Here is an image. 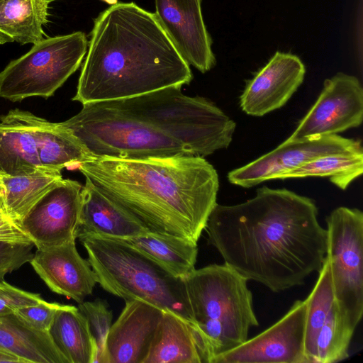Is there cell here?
I'll return each instance as SVG.
<instances>
[{
    "instance_id": "obj_1",
    "label": "cell",
    "mask_w": 363,
    "mask_h": 363,
    "mask_svg": "<svg viewBox=\"0 0 363 363\" xmlns=\"http://www.w3.org/2000/svg\"><path fill=\"white\" fill-rule=\"evenodd\" d=\"M318 215L313 199L264 186L245 202L217 203L205 230L225 264L278 293L321 269L327 230Z\"/></svg>"
},
{
    "instance_id": "obj_2",
    "label": "cell",
    "mask_w": 363,
    "mask_h": 363,
    "mask_svg": "<svg viewBox=\"0 0 363 363\" xmlns=\"http://www.w3.org/2000/svg\"><path fill=\"white\" fill-rule=\"evenodd\" d=\"M60 123L94 157L123 159L204 157L227 148L236 126L211 101L186 96L181 86L85 104Z\"/></svg>"
},
{
    "instance_id": "obj_3",
    "label": "cell",
    "mask_w": 363,
    "mask_h": 363,
    "mask_svg": "<svg viewBox=\"0 0 363 363\" xmlns=\"http://www.w3.org/2000/svg\"><path fill=\"white\" fill-rule=\"evenodd\" d=\"M78 169L150 231L196 243L217 204L218 174L203 157H94Z\"/></svg>"
},
{
    "instance_id": "obj_4",
    "label": "cell",
    "mask_w": 363,
    "mask_h": 363,
    "mask_svg": "<svg viewBox=\"0 0 363 363\" xmlns=\"http://www.w3.org/2000/svg\"><path fill=\"white\" fill-rule=\"evenodd\" d=\"M190 65L155 13L121 2L94 21L73 101L88 103L130 98L189 84Z\"/></svg>"
},
{
    "instance_id": "obj_5",
    "label": "cell",
    "mask_w": 363,
    "mask_h": 363,
    "mask_svg": "<svg viewBox=\"0 0 363 363\" xmlns=\"http://www.w3.org/2000/svg\"><path fill=\"white\" fill-rule=\"evenodd\" d=\"M184 279L193 326L212 363L259 325L248 280L225 263L195 269Z\"/></svg>"
},
{
    "instance_id": "obj_6",
    "label": "cell",
    "mask_w": 363,
    "mask_h": 363,
    "mask_svg": "<svg viewBox=\"0 0 363 363\" xmlns=\"http://www.w3.org/2000/svg\"><path fill=\"white\" fill-rule=\"evenodd\" d=\"M78 239L105 291L125 301H146L193 325L184 279L174 277L121 240L101 235Z\"/></svg>"
},
{
    "instance_id": "obj_7",
    "label": "cell",
    "mask_w": 363,
    "mask_h": 363,
    "mask_svg": "<svg viewBox=\"0 0 363 363\" xmlns=\"http://www.w3.org/2000/svg\"><path fill=\"white\" fill-rule=\"evenodd\" d=\"M88 43L82 31L43 38L0 72V97L15 102L52 96L78 69Z\"/></svg>"
},
{
    "instance_id": "obj_8",
    "label": "cell",
    "mask_w": 363,
    "mask_h": 363,
    "mask_svg": "<svg viewBox=\"0 0 363 363\" xmlns=\"http://www.w3.org/2000/svg\"><path fill=\"white\" fill-rule=\"evenodd\" d=\"M325 222L335 301L346 324L355 330L363 314V213L340 206Z\"/></svg>"
},
{
    "instance_id": "obj_9",
    "label": "cell",
    "mask_w": 363,
    "mask_h": 363,
    "mask_svg": "<svg viewBox=\"0 0 363 363\" xmlns=\"http://www.w3.org/2000/svg\"><path fill=\"white\" fill-rule=\"evenodd\" d=\"M362 119L363 89L359 80L338 72L325 80L316 101L285 141L337 134L358 127Z\"/></svg>"
},
{
    "instance_id": "obj_10",
    "label": "cell",
    "mask_w": 363,
    "mask_h": 363,
    "mask_svg": "<svg viewBox=\"0 0 363 363\" xmlns=\"http://www.w3.org/2000/svg\"><path fill=\"white\" fill-rule=\"evenodd\" d=\"M306 308V300L296 301L274 325L216 357L212 363H308L304 350Z\"/></svg>"
},
{
    "instance_id": "obj_11",
    "label": "cell",
    "mask_w": 363,
    "mask_h": 363,
    "mask_svg": "<svg viewBox=\"0 0 363 363\" xmlns=\"http://www.w3.org/2000/svg\"><path fill=\"white\" fill-rule=\"evenodd\" d=\"M82 186L59 179L18 221L37 249L76 240Z\"/></svg>"
},
{
    "instance_id": "obj_12",
    "label": "cell",
    "mask_w": 363,
    "mask_h": 363,
    "mask_svg": "<svg viewBox=\"0 0 363 363\" xmlns=\"http://www.w3.org/2000/svg\"><path fill=\"white\" fill-rule=\"evenodd\" d=\"M360 147V140L337 134L284 141L269 152L230 171L227 177L231 184L250 188L264 181L277 179L281 174L318 157Z\"/></svg>"
},
{
    "instance_id": "obj_13",
    "label": "cell",
    "mask_w": 363,
    "mask_h": 363,
    "mask_svg": "<svg viewBox=\"0 0 363 363\" xmlns=\"http://www.w3.org/2000/svg\"><path fill=\"white\" fill-rule=\"evenodd\" d=\"M154 1L157 18L186 62L202 73L211 69L216 60L201 0Z\"/></svg>"
},
{
    "instance_id": "obj_14",
    "label": "cell",
    "mask_w": 363,
    "mask_h": 363,
    "mask_svg": "<svg viewBox=\"0 0 363 363\" xmlns=\"http://www.w3.org/2000/svg\"><path fill=\"white\" fill-rule=\"evenodd\" d=\"M306 68L295 55L276 52L248 81L240 96L247 114L262 116L283 106L302 84Z\"/></svg>"
},
{
    "instance_id": "obj_15",
    "label": "cell",
    "mask_w": 363,
    "mask_h": 363,
    "mask_svg": "<svg viewBox=\"0 0 363 363\" xmlns=\"http://www.w3.org/2000/svg\"><path fill=\"white\" fill-rule=\"evenodd\" d=\"M163 312L146 301H126L108 333L106 363H143Z\"/></svg>"
},
{
    "instance_id": "obj_16",
    "label": "cell",
    "mask_w": 363,
    "mask_h": 363,
    "mask_svg": "<svg viewBox=\"0 0 363 363\" xmlns=\"http://www.w3.org/2000/svg\"><path fill=\"white\" fill-rule=\"evenodd\" d=\"M30 264L52 292L78 303L92 294L97 283L96 275L88 260L79 254L75 240L37 249Z\"/></svg>"
},
{
    "instance_id": "obj_17",
    "label": "cell",
    "mask_w": 363,
    "mask_h": 363,
    "mask_svg": "<svg viewBox=\"0 0 363 363\" xmlns=\"http://www.w3.org/2000/svg\"><path fill=\"white\" fill-rule=\"evenodd\" d=\"M150 231L138 218L104 194L86 178L76 238L101 235L123 239Z\"/></svg>"
},
{
    "instance_id": "obj_18",
    "label": "cell",
    "mask_w": 363,
    "mask_h": 363,
    "mask_svg": "<svg viewBox=\"0 0 363 363\" xmlns=\"http://www.w3.org/2000/svg\"><path fill=\"white\" fill-rule=\"evenodd\" d=\"M143 363H210L205 346L193 325L164 311Z\"/></svg>"
},
{
    "instance_id": "obj_19",
    "label": "cell",
    "mask_w": 363,
    "mask_h": 363,
    "mask_svg": "<svg viewBox=\"0 0 363 363\" xmlns=\"http://www.w3.org/2000/svg\"><path fill=\"white\" fill-rule=\"evenodd\" d=\"M0 121V177L45 169L38 159L29 111L11 110Z\"/></svg>"
},
{
    "instance_id": "obj_20",
    "label": "cell",
    "mask_w": 363,
    "mask_h": 363,
    "mask_svg": "<svg viewBox=\"0 0 363 363\" xmlns=\"http://www.w3.org/2000/svg\"><path fill=\"white\" fill-rule=\"evenodd\" d=\"M29 121L43 168L61 172L94 157L85 145L60 123H52L29 112Z\"/></svg>"
},
{
    "instance_id": "obj_21",
    "label": "cell",
    "mask_w": 363,
    "mask_h": 363,
    "mask_svg": "<svg viewBox=\"0 0 363 363\" xmlns=\"http://www.w3.org/2000/svg\"><path fill=\"white\" fill-rule=\"evenodd\" d=\"M118 240L133 247L176 278L184 279L196 269L197 243L189 240L152 231Z\"/></svg>"
},
{
    "instance_id": "obj_22",
    "label": "cell",
    "mask_w": 363,
    "mask_h": 363,
    "mask_svg": "<svg viewBox=\"0 0 363 363\" xmlns=\"http://www.w3.org/2000/svg\"><path fill=\"white\" fill-rule=\"evenodd\" d=\"M0 348L24 363H68L48 332L33 329L14 313L0 315Z\"/></svg>"
},
{
    "instance_id": "obj_23",
    "label": "cell",
    "mask_w": 363,
    "mask_h": 363,
    "mask_svg": "<svg viewBox=\"0 0 363 363\" xmlns=\"http://www.w3.org/2000/svg\"><path fill=\"white\" fill-rule=\"evenodd\" d=\"M51 0H2L0 2V44L33 45L44 38Z\"/></svg>"
},
{
    "instance_id": "obj_24",
    "label": "cell",
    "mask_w": 363,
    "mask_h": 363,
    "mask_svg": "<svg viewBox=\"0 0 363 363\" xmlns=\"http://www.w3.org/2000/svg\"><path fill=\"white\" fill-rule=\"evenodd\" d=\"M48 333L68 363H96L95 342L78 308L66 305L59 310Z\"/></svg>"
},
{
    "instance_id": "obj_25",
    "label": "cell",
    "mask_w": 363,
    "mask_h": 363,
    "mask_svg": "<svg viewBox=\"0 0 363 363\" xmlns=\"http://www.w3.org/2000/svg\"><path fill=\"white\" fill-rule=\"evenodd\" d=\"M62 178L61 172L46 169L28 175L0 177V196L4 213L19 221Z\"/></svg>"
},
{
    "instance_id": "obj_26",
    "label": "cell",
    "mask_w": 363,
    "mask_h": 363,
    "mask_svg": "<svg viewBox=\"0 0 363 363\" xmlns=\"http://www.w3.org/2000/svg\"><path fill=\"white\" fill-rule=\"evenodd\" d=\"M363 172V149L324 155L287 172L277 179L328 177L338 188L345 190Z\"/></svg>"
},
{
    "instance_id": "obj_27",
    "label": "cell",
    "mask_w": 363,
    "mask_h": 363,
    "mask_svg": "<svg viewBox=\"0 0 363 363\" xmlns=\"http://www.w3.org/2000/svg\"><path fill=\"white\" fill-rule=\"evenodd\" d=\"M315 284L305 299L307 308L304 350L308 363H315L317 336L335 303L330 262L325 256Z\"/></svg>"
},
{
    "instance_id": "obj_28",
    "label": "cell",
    "mask_w": 363,
    "mask_h": 363,
    "mask_svg": "<svg viewBox=\"0 0 363 363\" xmlns=\"http://www.w3.org/2000/svg\"><path fill=\"white\" fill-rule=\"evenodd\" d=\"M354 332L345 322L335 301L317 336L315 363H336L347 359Z\"/></svg>"
},
{
    "instance_id": "obj_29",
    "label": "cell",
    "mask_w": 363,
    "mask_h": 363,
    "mask_svg": "<svg viewBox=\"0 0 363 363\" xmlns=\"http://www.w3.org/2000/svg\"><path fill=\"white\" fill-rule=\"evenodd\" d=\"M78 308L87 320L96 348V363H106V341L112 325V312L105 301H83Z\"/></svg>"
},
{
    "instance_id": "obj_30",
    "label": "cell",
    "mask_w": 363,
    "mask_h": 363,
    "mask_svg": "<svg viewBox=\"0 0 363 363\" xmlns=\"http://www.w3.org/2000/svg\"><path fill=\"white\" fill-rule=\"evenodd\" d=\"M66 305L55 302H42L15 311L14 313L35 330L48 332L57 311Z\"/></svg>"
},
{
    "instance_id": "obj_31",
    "label": "cell",
    "mask_w": 363,
    "mask_h": 363,
    "mask_svg": "<svg viewBox=\"0 0 363 363\" xmlns=\"http://www.w3.org/2000/svg\"><path fill=\"white\" fill-rule=\"evenodd\" d=\"M33 244L0 242V280L6 274L30 262Z\"/></svg>"
},
{
    "instance_id": "obj_32",
    "label": "cell",
    "mask_w": 363,
    "mask_h": 363,
    "mask_svg": "<svg viewBox=\"0 0 363 363\" xmlns=\"http://www.w3.org/2000/svg\"><path fill=\"white\" fill-rule=\"evenodd\" d=\"M39 294L15 287L0 280V315L13 313L17 309L42 302Z\"/></svg>"
},
{
    "instance_id": "obj_33",
    "label": "cell",
    "mask_w": 363,
    "mask_h": 363,
    "mask_svg": "<svg viewBox=\"0 0 363 363\" xmlns=\"http://www.w3.org/2000/svg\"><path fill=\"white\" fill-rule=\"evenodd\" d=\"M0 242L33 244L19 222L5 213H0Z\"/></svg>"
},
{
    "instance_id": "obj_34",
    "label": "cell",
    "mask_w": 363,
    "mask_h": 363,
    "mask_svg": "<svg viewBox=\"0 0 363 363\" xmlns=\"http://www.w3.org/2000/svg\"><path fill=\"white\" fill-rule=\"evenodd\" d=\"M24 363L19 357L8 352L7 351L0 348V363Z\"/></svg>"
},
{
    "instance_id": "obj_35",
    "label": "cell",
    "mask_w": 363,
    "mask_h": 363,
    "mask_svg": "<svg viewBox=\"0 0 363 363\" xmlns=\"http://www.w3.org/2000/svg\"><path fill=\"white\" fill-rule=\"evenodd\" d=\"M109 5H113L118 3V0H101Z\"/></svg>"
},
{
    "instance_id": "obj_36",
    "label": "cell",
    "mask_w": 363,
    "mask_h": 363,
    "mask_svg": "<svg viewBox=\"0 0 363 363\" xmlns=\"http://www.w3.org/2000/svg\"><path fill=\"white\" fill-rule=\"evenodd\" d=\"M2 212L4 213V208H3V203H2L1 198V196H0V213H2Z\"/></svg>"
},
{
    "instance_id": "obj_37",
    "label": "cell",
    "mask_w": 363,
    "mask_h": 363,
    "mask_svg": "<svg viewBox=\"0 0 363 363\" xmlns=\"http://www.w3.org/2000/svg\"><path fill=\"white\" fill-rule=\"evenodd\" d=\"M2 0H0V2Z\"/></svg>"
}]
</instances>
